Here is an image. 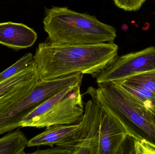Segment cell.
Masks as SVG:
<instances>
[{
  "instance_id": "obj_12",
  "label": "cell",
  "mask_w": 155,
  "mask_h": 154,
  "mask_svg": "<svg viewBox=\"0 0 155 154\" xmlns=\"http://www.w3.org/2000/svg\"><path fill=\"white\" fill-rule=\"evenodd\" d=\"M28 140L19 129L8 132L0 138V154H25Z\"/></svg>"
},
{
  "instance_id": "obj_11",
  "label": "cell",
  "mask_w": 155,
  "mask_h": 154,
  "mask_svg": "<svg viewBox=\"0 0 155 154\" xmlns=\"http://www.w3.org/2000/svg\"><path fill=\"white\" fill-rule=\"evenodd\" d=\"M79 126V124H59L46 127L42 133L28 140L27 147L55 145L73 150L72 142Z\"/></svg>"
},
{
  "instance_id": "obj_10",
  "label": "cell",
  "mask_w": 155,
  "mask_h": 154,
  "mask_svg": "<svg viewBox=\"0 0 155 154\" xmlns=\"http://www.w3.org/2000/svg\"><path fill=\"white\" fill-rule=\"evenodd\" d=\"M37 39V33L22 23H0V44L15 51L31 47Z\"/></svg>"
},
{
  "instance_id": "obj_16",
  "label": "cell",
  "mask_w": 155,
  "mask_h": 154,
  "mask_svg": "<svg viewBox=\"0 0 155 154\" xmlns=\"http://www.w3.org/2000/svg\"><path fill=\"white\" fill-rule=\"evenodd\" d=\"M33 61V55L32 53L25 54L14 64L0 73V83L23 70Z\"/></svg>"
},
{
  "instance_id": "obj_9",
  "label": "cell",
  "mask_w": 155,
  "mask_h": 154,
  "mask_svg": "<svg viewBox=\"0 0 155 154\" xmlns=\"http://www.w3.org/2000/svg\"><path fill=\"white\" fill-rule=\"evenodd\" d=\"M101 108L98 154L126 153V146L130 137L113 115Z\"/></svg>"
},
{
  "instance_id": "obj_6",
  "label": "cell",
  "mask_w": 155,
  "mask_h": 154,
  "mask_svg": "<svg viewBox=\"0 0 155 154\" xmlns=\"http://www.w3.org/2000/svg\"><path fill=\"white\" fill-rule=\"evenodd\" d=\"M54 95L51 85L39 81L28 95L0 114V135L20 127V123L25 115Z\"/></svg>"
},
{
  "instance_id": "obj_8",
  "label": "cell",
  "mask_w": 155,
  "mask_h": 154,
  "mask_svg": "<svg viewBox=\"0 0 155 154\" xmlns=\"http://www.w3.org/2000/svg\"><path fill=\"white\" fill-rule=\"evenodd\" d=\"M40 80L34 60L26 68L1 82L0 114L28 95Z\"/></svg>"
},
{
  "instance_id": "obj_15",
  "label": "cell",
  "mask_w": 155,
  "mask_h": 154,
  "mask_svg": "<svg viewBox=\"0 0 155 154\" xmlns=\"http://www.w3.org/2000/svg\"><path fill=\"white\" fill-rule=\"evenodd\" d=\"M117 82L142 87L155 94V69L136 74Z\"/></svg>"
},
{
  "instance_id": "obj_7",
  "label": "cell",
  "mask_w": 155,
  "mask_h": 154,
  "mask_svg": "<svg viewBox=\"0 0 155 154\" xmlns=\"http://www.w3.org/2000/svg\"><path fill=\"white\" fill-rule=\"evenodd\" d=\"M101 106L92 99L85 105L84 115L72 142L73 154H98Z\"/></svg>"
},
{
  "instance_id": "obj_5",
  "label": "cell",
  "mask_w": 155,
  "mask_h": 154,
  "mask_svg": "<svg viewBox=\"0 0 155 154\" xmlns=\"http://www.w3.org/2000/svg\"><path fill=\"white\" fill-rule=\"evenodd\" d=\"M81 86H78L47 113L27 121L21 127L41 128L54 125L80 124L84 110Z\"/></svg>"
},
{
  "instance_id": "obj_18",
  "label": "cell",
  "mask_w": 155,
  "mask_h": 154,
  "mask_svg": "<svg viewBox=\"0 0 155 154\" xmlns=\"http://www.w3.org/2000/svg\"><path fill=\"white\" fill-rule=\"evenodd\" d=\"M152 113V116H153V120L154 123L155 125V108L152 109L151 111Z\"/></svg>"
},
{
  "instance_id": "obj_17",
  "label": "cell",
  "mask_w": 155,
  "mask_h": 154,
  "mask_svg": "<svg viewBox=\"0 0 155 154\" xmlns=\"http://www.w3.org/2000/svg\"><path fill=\"white\" fill-rule=\"evenodd\" d=\"M73 150L61 147H51L45 150H37L32 154H73Z\"/></svg>"
},
{
  "instance_id": "obj_1",
  "label": "cell",
  "mask_w": 155,
  "mask_h": 154,
  "mask_svg": "<svg viewBox=\"0 0 155 154\" xmlns=\"http://www.w3.org/2000/svg\"><path fill=\"white\" fill-rule=\"evenodd\" d=\"M114 42L88 44L39 43L33 55L42 80H51L81 73L97 77L117 58Z\"/></svg>"
},
{
  "instance_id": "obj_4",
  "label": "cell",
  "mask_w": 155,
  "mask_h": 154,
  "mask_svg": "<svg viewBox=\"0 0 155 154\" xmlns=\"http://www.w3.org/2000/svg\"><path fill=\"white\" fill-rule=\"evenodd\" d=\"M155 69V46L117 56L97 78L98 84L117 82L131 76Z\"/></svg>"
},
{
  "instance_id": "obj_14",
  "label": "cell",
  "mask_w": 155,
  "mask_h": 154,
  "mask_svg": "<svg viewBox=\"0 0 155 154\" xmlns=\"http://www.w3.org/2000/svg\"><path fill=\"white\" fill-rule=\"evenodd\" d=\"M115 82L150 111L155 108V94L152 91L138 86L127 85L120 82Z\"/></svg>"
},
{
  "instance_id": "obj_13",
  "label": "cell",
  "mask_w": 155,
  "mask_h": 154,
  "mask_svg": "<svg viewBox=\"0 0 155 154\" xmlns=\"http://www.w3.org/2000/svg\"><path fill=\"white\" fill-rule=\"evenodd\" d=\"M79 85H81V83H78L74 86L68 87L55 94L49 99L45 100L43 103L40 104L24 117L20 123V127H21L23 124L26 123L27 121L35 118L42 115L47 113L60 101H61L70 92L73 90Z\"/></svg>"
},
{
  "instance_id": "obj_3",
  "label": "cell",
  "mask_w": 155,
  "mask_h": 154,
  "mask_svg": "<svg viewBox=\"0 0 155 154\" xmlns=\"http://www.w3.org/2000/svg\"><path fill=\"white\" fill-rule=\"evenodd\" d=\"M90 86L85 94L114 116L127 134L155 146V125L151 111L134 99L115 82Z\"/></svg>"
},
{
  "instance_id": "obj_2",
  "label": "cell",
  "mask_w": 155,
  "mask_h": 154,
  "mask_svg": "<svg viewBox=\"0 0 155 154\" xmlns=\"http://www.w3.org/2000/svg\"><path fill=\"white\" fill-rule=\"evenodd\" d=\"M43 23L48 42L54 44H88L114 42L117 31L95 16L65 7L45 10Z\"/></svg>"
}]
</instances>
